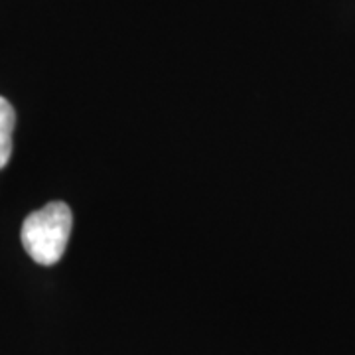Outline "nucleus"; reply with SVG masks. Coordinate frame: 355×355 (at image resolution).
Masks as SVG:
<instances>
[{
  "label": "nucleus",
  "mask_w": 355,
  "mask_h": 355,
  "mask_svg": "<svg viewBox=\"0 0 355 355\" xmlns=\"http://www.w3.org/2000/svg\"><path fill=\"white\" fill-rule=\"evenodd\" d=\"M73 217L64 202H51L30 214L22 225V245L38 265H55L65 253Z\"/></svg>",
  "instance_id": "obj_1"
},
{
  "label": "nucleus",
  "mask_w": 355,
  "mask_h": 355,
  "mask_svg": "<svg viewBox=\"0 0 355 355\" xmlns=\"http://www.w3.org/2000/svg\"><path fill=\"white\" fill-rule=\"evenodd\" d=\"M16 125V113L12 105L0 97V170L8 164L12 156V135Z\"/></svg>",
  "instance_id": "obj_2"
}]
</instances>
